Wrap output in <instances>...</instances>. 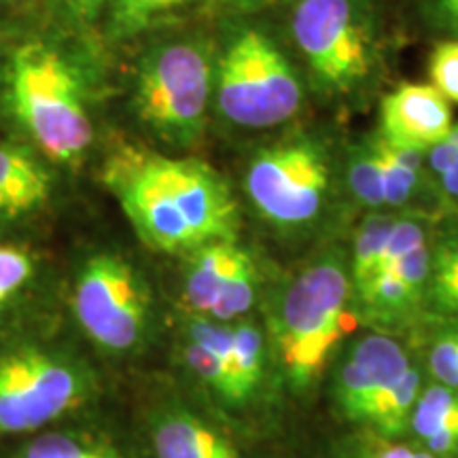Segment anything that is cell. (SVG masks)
<instances>
[{
    "label": "cell",
    "mask_w": 458,
    "mask_h": 458,
    "mask_svg": "<svg viewBox=\"0 0 458 458\" xmlns=\"http://www.w3.org/2000/svg\"><path fill=\"white\" fill-rule=\"evenodd\" d=\"M452 125L450 102L433 85H401L382 100L380 136L394 145L427 153Z\"/></svg>",
    "instance_id": "obj_11"
},
{
    "label": "cell",
    "mask_w": 458,
    "mask_h": 458,
    "mask_svg": "<svg viewBox=\"0 0 458 458\" xmlns=\"http://www.w3.org/2000/svg\"><path fill=\"white\" fill-rule=\"evenodd\" d=\"M291 26L320 89L344 96L368 81L376 49L359 0H300Z\"/></svg>",
    "instance_id": "obj_6"
},
{
    "label": "cell",
    "mask_w": 458,
    "mask_h": 458,
    "mask_svg": "<svg viewBox=\"0 0 458 458\" xmlns=\"http://www.w3.org/2000/svg\"><path fill=\"white\" fill-rule=\"evenodd\" d=\"M21 458H122L106 445L68 433H47L24 450Z\"/></svg>",
    "instance_id": "obj_22"
},
{
    "label": "cell",
    "mask_w": 458,
    "mask_h": 458,
    "mask_svg": "<svg viewBox=\"0 0 458 458\" xmlns=\"http://www.w3.org/2000/svg\"><path fill=\"white\" fill-rule=\"evenodd\" d=\"M427 17L437 30L458 38V0H427Z\"/></svg>",
    "instance_id": "obj_31"
},
{
    "label": "cell",
    "mask_w": 458,
    "mask_h": 458,
    "mask_svg": "<svg viewBox=\"0 0 458 458\" xmlns=\"http://www.w3.org/2000/svg\"><path fill=\"white\" fill-rule=\"evenodd\" d=\"M72 308L88 337L108 352H128L145 334L148 293L123 257H89L74 283Z\"/></svg>",
    "instance_id": "obj_9"
},
{
    "label": "cell",
    "mask_w": 458,
    "mask_h": 458,
    "mask_svg": "<svg viewBox=\"0 0 458 458\" xmlns=\"http://www.w3.org/2000/svg\"><path fill=\"white\" fill-rule=\"evenodd\" d=\"M458 411V388L435 385L418 394L410 425L420 439H425L439 422Z\"/></svg>",
    "instance_id": "obj_23"
},
{
    "label": "cell",
    "mask_w": 458,
    "mask_h": 458,
    "mask_svg": "<svg viewBox=\"0 0 458 458\" xmlns=\"http://www.w3.org/2000/svg\"><path fill=\"white\" fill-rule=\"evenodd\" d=\"M427 244L425 227H422L420 221L416 219H394V225L391 229V236H388L385 257H382L380 272L388 270V267L394 266L399 259H403L405 255H410L411 250H416L418 246ZM377 272V274H380Z\"/></svg>",
    "instance_id": "obj_27"
},
{
    "label": "cell",
    "mask_w": 458,
    "mask_h": 458,
    "mask_svg": "<svg viewBox=\"0 0 458 458\" xmlns=\"http://www.w3.org/2000/svg\"><path fill=\"white\" fill-rule=\"evenodd\" d=\"M216 105L227 122L242 128H274L300 111L301 85L272 38L249 28L223 51Z\"/></svg>",
    "instance_id": "obj_5"
},
{
    "label": "cell",
    "mask_w": 458,
    "mask_h": 458,
    "mask_svg": "<svg viewBox=\"0 0 458 458\" xmlns=\"http://www.w3.org/2000/svg\"><path fill=\"white\" fill-rule=\"evenodd\" d=\"M153 445L157 458H240L229 439L187 411L165 416L153 435Z\"/></svg>",
    "instance_id": "obj_14"
},
{
    "label": "cell",
    "mask_w": 458,
    "mask_h": 458,
    "mask_svg": "<svg viewBox=\"0 0 458 458\" xmlns=\"http://www.w3.org/2000/svg\"><path fill=\"white\" fill-rule=\"evenodd\" d=\"M374 151L377 165L382 172V187H385V204L401 206L414 196L422 170V153L418 148L401 147L394 142L376 136Z\"/></svg>",
    "instance_id": "obj_15"
},
{
    "label": "cell",
    "mask_w": 458,
    "mask_h": 458,
    "mask_svg": "<svg viewBox=\"0 0 458 458\" xmlns=\"http://www.w3.org/2000/svg\"><path fill=\"white\" fill-rule=\"evenodd\" d=\"M263 219L300 227L317 219L329 191V162L312 140H286L257 153L244 179Z\"/></svg>",
    "instance_id": "obj_8"
},
{
    "label": "cell",
    "mask_w": 458,
    "mask_h": 458,
    "mask_svg": "<svg viewBox=\"0 0 458 458\" xmlns=\"http://www.w3.org/2000/svg\"><path fill=\"white\" fill-rule=\"evenodd\" d=\"M0 3H15V0H0Z\"/></svg>",
    "instance_id": "obj_39"
},
{
    "label": "cell",
    "mask_w": 458,
    "mask_h": 458,
    "mask_svg": "<svg viewBox=\"0 0 458 458\" xmlns=\"http://www.w3.org/2000/svg\"><path fill=\"white\" fill-rule=\"evenodd\" d=\"M250 263L253 257L236 242H213L193 250L185 276L187 306L198 317H213L216 303Z\"/></svg>",
    "instance_id": "obj_12"
},
{
    "label": "cell",
    "mask_w": 458,
    "mask_h": 458,
    "mask_svg": "<svg viewBox=\"0 0 458 458\" xmlns=\"http://www.w3.org/2000/svg\"><path fill=\"white\" fill-rule=\"evenodd\" d=\"M433 280H458V238L448 240L433 255Z\"/></svg>",
    "instance_id": "obj_32"
},
{
    "label": "cell",
    "mask_w": 458,
    "mask_h": 458,
    "mask_svg": "<svg viewBox=\"0 0 458 458\" xmlns=\"http://www.w3.org/2000/svg\"><path fill=\"white\" fill-rule=\"evenodd\" d=\"M51 176L26 148L0 145V219H17L47 204Z\"/></svg>",
    "instance_id": "obj_13"
},
{
    "label": "cell",
    "mask_w": 458,
    "mask_h": 458,
    "mask_svg": "<svg viewBox=\"0 0 458 458\" xmlns=\"http://www.w3.org/2000/svg\"><path fill=\"white\" fill-rule=\"evenodd\" d=\"M410 371L408 354L386 335H368L346 360L340 380V403L352 420H368L382 394Z\"/></svg>",
    "instance_id": "obj_10"
},
{
    "label": "cell",
    "mask_w": 458,
    "mask_h": 458,
    "mask_svg": "<svg viewBox=\"0 0 458 458\" xmlns=\"http://www.w3.org/2000/svg\"><path fill=\"white\" fill-rule=\"evenodd\" d=\"M431 85L450 105H458V38H445L428 57Z\"/></svg>",
    "instance_id": "obj_25"
},
{
    "label": "cell",
    "mask_w": 458,
    "mask_h": 458,
    "mask_svg": "<svg viewBox=\"0 0 458 458\" xmlns=\"http://www.w3.org/2000/svg\"><path fill=\"white\" fill-rule=\"evenodd\" d=\"M102 181L148 249L193 253L213 242H236L238 204L208 164L145 148L114 151Z\"/></svg>",
    "instance_id": "obj_1"
},
{
    "label": "cell",
    "mask_w": 458,
    "mask_h": 458,
    "mask_svg": "<svg viewBox=\"0 0 458 458\" xmlns=\"http://www.w3.org/2000/svg\"><path fill=\"white\" fill-rule=\"evenodd\" d=\"M32 276V255L20 246L0 244V308L13 300Z\"/></svg>",
    "instance_id": "obj_24"
},
{
    "label": "cell",
    "mask_w": 458,
    "mask_h": 458,
    "mask_svg": "<svg viewBox=\"0 0 458 458\" xmlns=\"http://www.w3.org/2000/svg\"><path fill=\"white\" fill-rule=\"evenodd\" d=\"M422 442L427 444L428 452L435 456H444L454 452L458 448V411L439 422Z\"/></svg>",
    "instance_id": "obj_29"
},
{
    "label": "cell",
    "mask_w": 458,
    "mask_h": 458,
    "mask_svg": "<svg viewBox=\"0 0 458 458\" xmlns=\"http://www.w3.org/2000/svg\"><path fill=\"white\" fill-rule=\"evenodd\" d=\"M416 450L408 448V445H386L380 454H376V458H414Z\"/></svg>",
    "instance_id": "obj_37"
},
{
    "label": "cell",
    "mask_w": 458,
    "mask_h": 458,
    "mask_svg": "<svg viewBox=\"0 0 458 458\" xmlns=\"http://www.w3.org/2000/svg\"><path fill=\"white\" fill-rule=\"evenodd\" d=\"M348 185L354 198L368 208L385 206V187H382V172L377 165L374 145L354 148L348 162Z\"/></svg>",
    "instance_id": "obj_21"
},
{
    "label": "cell",
    "mask_w": 458,
    "mask_h": 458,
    "mask_svg": "<svg viewBox=\"0 0 458 458\" xmlns=\"http://www.w3.org/2000/svg\"><path fill=\"white\" fill-rule=\"evenodd\" d=\"M433 291L442 306L458 312V280H433Z\"/></svg>",
    "instance_id": "obj_34"
},
{
    "label": "cell",
    "mask_w": 458,
    "mask_h": 458,
    "mask_svg": "<svg viewBox=\"0 0 458 458\" xmlns=\"http://www.w3.org/2000/svg\"><path fill=\"white\" fill-rule=\"evenodd\" d=\"M394 225V219L388 215L376 213L365 219L363 225L354 238L352 250V280L357 286L359 295L371 284V280L377 276L385 257L388 236Z\"/></svg>",
    "instance_id": "obj_16"
},
{
    "label": "cell",
    "mask_w": 458,
    "mask_h": 458,
    "mask_svg": "<svg viewBox=\"0 0 458 458\" xmlns=\"http://www.w3.org/2000/svg\"><path fill=\"white\" fill-rule=\"evenodd\" d=\"M439 185H442V189L452 199H456L458 202V159L456 164L452 165V168L445 172V174L439 176Z\"/></svg>",
    "instance_id": "obj_35"
},
{
    "label": "cell",
    "mask_w": 458,
    "mask_h": 458,
    "mask_svg": "<svg viewBox=\"0 0 458 458\" xmlns=\"http://www.w3.org/2000/svg\"><path fill=\"white\" fill-rule=\"evenodd\" d=\"M68 20L79 26H89L100 15L108 0H57Z\"/></svg>",
    "instance_id": "obj_33"
},
{
    "label": "cell",
    "mask_w": 458,
    "mask_h": 458,
    "mask_svg": "<svg viewBox=\"0 0 458 458\" xmlns=\"http://www.w3.org/2000/svg\"><path fill=\"white\" fill-rule=\"evenodd\" d=\"M187 3L189 0H108V34L117 41L136 37Z\"/></svg>",
    "instance_id": "obj_17"
},
{
    "label": "cell",
    "mask_w": 458,
    "mask_h": 458,
    "mask_svg": "<svg viewBox=\"0 0 458 458\" xmlns=\"http://www.w3.org/2000/svg\"><path fill=\"white\" fill-rule=\"evenodd\" d=\"M431 267H433V255L431 250H428V246L422 244L385 272H393L394 276L399 278V283L405 286V291H408L414 300H418L422 293V289H425L427 280L431 278Z\"/></svg>",
    "instance_id": "obj_26"
},
{
    "label": "cell",
    "mask_w": 458,
    "mask_h": 458,
    "mask_svg": "<svg viewBox=\"0 0 458 458\" xmlns=\"http://www.w3.org/2000/svg\"><path fill=\"white\" fill-rule=\"evenodd\" d=\"M418 394H420V376L414 368H410L397 386L377 399L374 410H371L369 422L380 433L399 435L410 425Z\"/></svg>",
    "instance_id": "obj_18"
},
{
    "label": "cell",
    "mask_w": 458,
    "mask_h": 458,
    "mask_svg": "<svg viewBox=\"0 0 458 458\" xmlns=\"http://www.w3.org/2000/svg\"><path fill=\"white\" fill-rule=\"evenodd\" d=\"M213 79V60L204 45L174 41L151 49L134 81L140 122L164 140L191 145L204 131Z\"/></svg>",
    "instance_id": "obj_4"
},
{
    "label": "cell",
    "mask_w": 458,
    "mask_h": 458,
    "mask_svg": "<svg viewBox=\"0 0 458 458\" xmlns=\"http://www.w3.org/2000/svg\"><path fill=\"white\" fill-rule=\"evenodd\" d=\"M428 365L439 385L458 388V331L442 335L435 342Z\"/></svg>",
    "instance_id": "obj_28"
},
{
    "label": "cell",
    "mask_w": 458,
    "mask_h": 458,
    "mask_svg": "<svg viewBox=\"0 0 458 458\" xmlns=\"http://www.w3.org/2000/svg\"><path fill=\"white\" fill-rule=\"evenodd\" d=\"M428 165L437 174V179L445 174L458 159V123L452 125V130L444 136L437 145L428 148Z\"/></svg>",
    "instance_id": "obj_30"
},
{
    "label": "cell",
    "mask_w": 458,
    "mask_h": 458,
    "mask_svg": "<svg viewBox=\"0 0 458 458\" xmlns=\"http://www.w3.org/2000/svg\"><path fill=\"white\" fill-rule=\"evenodd\" d=\"M351 278L340 261L323 259L286 286L280 301L276 344L284 374L297 388L310 386L335 344L357 329L348 310Z\"/></svg>",
    "instance_id": "obj_3"
},
{
    "label": "cell",
    "mask_w": 458,
    "mask_h": 458,
    "mask_svg": "<svg viewBox=\"0 0 458 458\" xmlns=\"http://www.w3.org/2000/svg\"><path fill=\"white\" fill-rule=\"evenodd\" d=\"M210 3L216 4V7L232 9V11H250L259 7L263 0H210Z\"/></svg>",
    "instance_id": "obj_36"
},
{
    "label": "cell",
    "mask_w": 458,
    "mask_h": 458,
    "mask_svg": "<svg viewBox=\"0 0 458 458\" xmlns=\"http://www.w3.org/2000/svg\"><path fill=\"white\" fill-rule=\"evenodd\" d=\"M414 458H437L435 454H431V452H416V456Z\"/></svg>",
    "instance_id": "obj_38"
},
{
    "label": "cell",
    "mask_w": 458,
    "mask_h": 458,
    "mask_svg": "<svg viewBox=\"0 0 458 458\" xmlns=\"http://www.w3.org/2000/svg\"><path fill=\"white\" fill-rule=\"evenodd\" d=\"M88 374L41 348L0 357V433H28L64 416L88 397Z\"/></svg>",
    "instance_id": "obj_7"
},
{
    "label": "cell",
    "mask_w": 458,
    "mask_h": 458,
    "mask_svg": "<svg viewBox=\"0 0 458 458\" xmlns=\"http://www.w3.org/2000/svg\"><path fill=\"white\" fill-rule=\"evenodd\" d=\"M9 91L15 117L45 157L55 164H77L88 153L94 130L81 81L54 47L30 41L15 49Z\"/></svg>",
    "instance_id": "obj_2"
},
{
    "label": "cell",
    "mask_w": 458,
    "mask_h": 458,
    "mask_svg": "<svg viewBox=\"0 0 458 458\" xmlns=\"http://www.w3.org/2000/svg\"><path fill=\"white\" fill-rule=\"evenodd\" d=\"M185 360L199 380L206 382L213 391L221 394L227 401H244V394L240 391L236 377L232 369L223 363V359L216 357L213 351L202 346V344L189 340L185 346Z\"/></svg>",
    "instance_id": "obj_20"
},
{
    "label": "cell",
    "mask_w": 458,
    "mask_h": 458,
    "mask_svg": "<svg viewBox=\"0 0 458 458\" xmlns=\"http://www.w3.org/2000/svg\"><path fill=\"white\" fill-rule=\"evenodd\" d=\"M233 352L232 371L246 399L259 386L263 376V337L253 325H232Z\"/></svg>",
    "instance_id": "obj_19"
}]
</instances>
